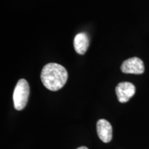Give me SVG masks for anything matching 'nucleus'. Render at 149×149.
<instances>
[{
  "label": "nucleus",
  "mask_w": 149,
  "mask_h": 149,
  "mask_svg": "<svg viewBox=\"0 0 149 149\" xmlns=\"http://www.w3.org/2000/svg\"><path fill=\"white\" fill-rule=\"evenodd\" d=\"M136 91L135 86L133 84L128 81H124L118 84L115 88V92L121 103H126L135 95Z\"/></svg>",
  "instance_id": "20e7f679"
},
{
  "label": "nucleus",
  "mask_w": 149,
  "mask_h": 149,
  "mask_svg": "<svg viewBox=\"0 0 149 149\" xmlns=\"http://www.w3.org/2000/svg\"><path fill=\"white\" fill-rule=\"evenodd\" d=\"M77 149H88V148L85 146H81V147H79V148H77Z\"/></svg>",
  "instance_id": "0eeeda50"
},
{
  "label": "nucleus",
  "mask_w": 149,
  "mask_h": 149,
  "mask_svg": "<svg viewBox=\"0 0 149 149\" xmlns=\"http://www.w3.org/2000/svg\"><path fill=\"white\" fill-rule=\"evenodd\" d=\"M89 46V39L85 33H80L75 35L74 39V48L79 55H84Z\"/></svg>",
  "instance_id": "423d86ee"
},
{
  "label": "nucleus",
  "mask_w": 149,
  "mask_h": 149,
  "mask_svg": "<svg viewBox=\"0 0 149 149\" xmlns=\"http://www.w3.org/2000/svg\"><path fill=\"white\" fill-rule=\"evenodd\" d=\"M97 132L100 139L104 143H109L113 137V128L109 122L104 119L98 120L97 123Z\"/></svg>",
  "instance_id": "39448f33"
},
{
  "label": "nucleus",
  "mask_w": 149,
  "mask_h": 149,
  "mask_svg": "<svg viewBox=\"0 0 149 149\" xmlns=\"http://www.w3.org/2000/svg\"><path fill=\"white\" fill-rule=\"evenodd\" d=\"M41 79L46 88L52 91H57L62 88L66 83L68 72L60 64L49 63L42 68Z\"/></svg>",
  "instance_id": "f257e3e1"
},
{
  "label": "nucleus",
  "mask_w": 149,
  "mask_h": 149,
  "mask_svg": "<svg viewBox=\"0 0 149 149\" xmlns=\"http://www.w3.org/2000/svg\"><path fill=\"white\" fill-rule=\"evenodd\" d=\"M121 70L124 73L141 74L144 72V62L138 57H131L122 63Z\"/></svg>",
  "instance_id": "7ed1b4c3"
},
{
  "label": "nucleus",
  "mask_w": 149,
  "mask_h": 149,
  "mask_svg": "<svg viewBox=\"0 0 149 149\" xmlns=\"http://www.w3.org/2000/svg\"><path fill=\"white\" fill-rule=\"evenodd\" d=\"M30 95L29 83L24 79H19L13 91V103L15 109L22 111L26 106Z\"/></svg>",
  "instance_id": "f03ea898"
}]
</instances>
